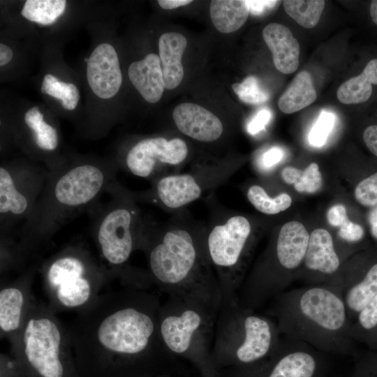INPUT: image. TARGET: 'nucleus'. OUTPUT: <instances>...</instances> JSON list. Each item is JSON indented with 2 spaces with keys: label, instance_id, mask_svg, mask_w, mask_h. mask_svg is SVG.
Here are the masks:
<instances>
[{
  "label": "nucleus",
  "instance_id": "nucleus-48",
  "mask_svg": "<svg viewBox=\"0 0 377 377\" xmlns=\"http://www.w3.org/2000/svg\"><path fill=\"white\" fill-rule=\"evenodd\" d=\"M154 377H181V376H177V375H172V374H161V375H158Z\"/></svg>",
  "mask_w": 377,
  "mask_h": 377
},
{
  "label": "nucleus",
  "instance_id": "nucleus-47",
  "mask_svg": "<svg viewBox=\"0 0 377 377\" xmlns=\"http://www.w3.org/2000/svg\"><path fill=\"white\" fill-rule=\"evenodd\" d=\"M369 14L372 22L377 25V0L371 1Z\"/></svg>",
  "mask_w": 377,
  "mask_h": 377
},
{
  "label": "nucleus",
  "instance_id": "nucleus-34",
  "mask_svg": "<svg viewBox=\"0 0 377 377\" xmlns=\"http://www.w3.org/2000/svg\"><path fill=\"white\" fill-rule=\"evenodd\" d=\"M232 89L242 101L248 104L264 103L269 98L268 93L260 87L255 76H248L242 82L233 84Z\"/></svg>",
  "mask_w": 377,
  "mask_h": 377
},
{
  "label": "nucleus",
  "instance_id": "nucleus-4",
  "mask_svg": "<svg viewBox=\"0 0 377 377\" xmlns=\"http://www.w3.org/2000/svg\"><path fill=\"white\" fill-rule=\"evenodd\" d=\"M47 302L34 298L9 341L15 377H79L67 325Z\"/></svg>",
  "mask_w": 377,
  "mask_h": 377
},
{
  "label": "nucleus",
  "instance_id": "nucleus-17",
  "mask_svg": "<svg viewBox=\"0 0 377 377\" xmlns=\"http://www.w3.org/2000/svg\"><path fill=\"white\" fill-rule=\"evenodd\" d=\"M87 77L93 92L101 98H110L119 91L122 75L117 54L110 44L98 45L87 61Z\"/></svg>",
  "mask_w": 377,
  "mask_h": 377
},
{
  "label": "nucleus",
  "instance_id": "nucleus-10",
  "mask_svg": "<svg viewBox=\"0 0 377 377\" xmlns=\"http://www.w3.org/2000/svg\"><path fill=\"white\" fill-rule=\"evenodd\" d=\"M328 371L323 353L303 341L284 337L268 357L220 372L221 377H325Z\"/></svg>",
  "mask_w": 377,
  "mask_h": 377
},
{
  "label": "nucleus",
  "instance_id": "nucleus-23",
  "mask_svg": "<svg viewBox=\"0 0 377 377\" xmlns=\"http://www.w3.org/2000/svg\"><path fill=\"white\" fill-rule=\"evenodd\" d=\"M377 86V59L369 61L362 73L343 82L337 91L338 100L344 104H360L371 96Z\"/></svg>",
  "mask_w": 377,
  "mask_h": 377
},
{
  "label": "nucleus",
  "instance_id": "nucleus-28",
  "mask_svg": "<svg viewBox=\"0 0 377 377\" xmlns=\"http://www.w3.org/2000/svg\"><path fill=\"white\" fill-rule=\"evenodd\" d=\"M281 177L286 183L293 184L300 193H313L323 185L322 175L316 163H310L304 170L286 167L281 172Z\"/></svg>",
  "mask_w": 377,
  "mask_h": 377
},
{
  "label": "nucleus",
  "instance_id": "nucleus-11",
  "mask_svg": "<svg viewBox=\"0 0 377 377\" xmlns=\"http://www.w3.org/2000/svg\"><path fill=\"white\" fill-rule=\"evenodd\" d=\"M188 152L187 145L181 138H149L139 141L129 150L126 162L132 174L147 177L158 163L179 165L186 159Z\"/></svg>",
  "mask_w": 377,
  "mask_h": 377
},
{
  "label": "nucleus",
  "instance_id": "nucleus-32",
  "mask_svg": "<svg viewBox=\"0 0 377 377\" xmlns=\"http://www.w3.org/2000/svg\"><path fill=\"white\" fill-rule=\"evenodd\" d=\"M27 125L33 131L36 145L42 149L54 150L58 145V135L54 128L43 120L38 107L30 108L24 115Z\"/></svg>",
  "mask_w": 377,
  "mask_h": 377
},
{
  "label": "nucleus",
  "instance_id": "nucleus-29",
  "mask_svg": "<svg viewBox=\"0 0 377 377\" xmlns=\"http://www.w3.org/2000/svg\"><path fill=\"white\" fill-rule=\"evenodd\" d=\"M325 1L323 0H286L283 6L286 13L300 26L314 27L321 17Z\"/></svg>",
  "mask_w": 377,
  "mask_h": 377
},
{
  "label": "nucleus",
  "instance_id": "nucleus-20",
  "mask_svg": "<svg viewBox=\"0 0 377 377\" xmlns=\"http://www.w3.org/2000/svg\"><path fill=\"white\" fill-rule=\"evenodd\" d=\"M202 182L194 174L170 175L161 178L156 193L168 208L177 209L198 199L202 193Z\"/></svg>",
  "mask_w": 377,
  "mask_h": 377
},
{
  "label": "nucleus",
  "instance_id": "nucleus-2",
  "mask_svg": "<svg viewBox=\"0 0 377 377\" xmlns=\"http://www.w3.org/2000/svg\"><path fill=\"white\" fill-rule=\"evenodd\" d=\"M267 315L284 337L303 341L323 353H353L355 341L345 304L329 284L286 290L270 300Z\"/></svg>",
  "mask_w": 377,
  "mask_h": 377
},
{
  "label": "nucleus",
  "instance_id": "nucleus-12",
  "mask_svg": "<svg viewBox=\"0 0 377 377\" xmlns=\"http://www.w3.org/2000/svg\"><path fill=\"white\" fill-rule=\"evenodd\" d=\"M131 223V212L121 207L108 213L100 225L97 236L100 252L112 268L124 266L134 249Z\"/></svg>",
  "mask_w": 377,
  "mask_h": 377
},
{
  "label": "nucleus",
  "instance_id": "nucleus-18",
  "mask_svg": "<svg viewBox=\"0 0 377 377\" xmlns=\"http://www.w3.org/2000/svg\"><path fill=\"white\" fill-rule=\"evenodd\" d=\"M172 118L182 133L200 142H214L221 136L223 131L219 117L195 103L179 104L173 110Z\"/></svg>",
  "mask_w": 377,
  "mask_h": 377
},
{
  "label": "nucleus",
  "instance_id": "nucleus-30",
  "mask_svg": "<svg viewBox=\"0 0 377 377\" xmlns=\"http://www.w3.org/2000/svg\"><path fill=\"white\" fill-rule=\"evenodd\" d=\"M28 206L27 198L17 189L10 172L0 168V212L1 214L11 212L24 213Z\"/></svg>",
  "mask_w": 377,
  "mask_h": 377
},
{
  "label": "nucleus",
  "instance_id": "nucleus-15",
  "mask_svg": "<svg viewBox=\"0 0 377 377\" xmlns=\"http://www.w3.org/2000/svg\"><path fill=\"white\" fill-rule=\"evenodd\" d=\"M104 179L103 173L96 166L82 165L75 167L57 181L54 196L59 202L66 206L84 205L98 194Z\"/></svg>",
  "mask_w": 377,
  "mask_h": 377
},
{
  "label": "nucleus",
  "instance_id": "nucleus-9",
  "mask_svg": "<svg viewBox=\"0 0 377 377\" xmlns=\"http://www.w3.org/2000/svg\"><path fill=\"white\" fill-rule=\"evenodd\" d=\"M309 240V234L301 223H285L265 259L246 279L250 294L260 302H267L286 290L293 272L302 265Z\"/></svg>",
  "mask_w": 377,
  "mask_h": 377
},
{
  "label": "nucleus",
  "instance_id": "nucleus-37",
  "mask_svg": "<svg viewBox=\"0 0 377 377\" xmlns=\"http://www.w3.org/2000/svg\"><path fill=\"white\" fill-rule=\"evenodd\" d=\"M351 377H377V351L368 350L355 356Z\"/></svg>",
  "mask_w": 377,
  "mask_h": 377
},
{
  "label": "nucleus",
  "instance_id": "nucleus-43",
  "mask_svg": "<svg viewBox=\"0 0 377 377\" xmlns=\"http://www.w3.org/2000/svg\"><path fill=\"white\" fill-rule=\"evenodd\" d=\"M249 12L253 15H260L267 10L276 6L280 1H246Z\"/></svg>",
  "mask_w": 377,
  "mask_h": 377
},
{
  "label": "nucleus",
  "instance_id": "nucleus-1",
  "mask_svg": "<svg viewBox=\"0 0 377 377\" xmlns=\"http://www.w3.org/2000/svg\"><path fill=\"white\" fill-rule=\"evenodd\" d=\"M161 302L142 288L101 293L67 325L79 377L180 376L158 333Z\"/></svg>",
  "mask_w": 377,
  "mask_h": 377
},
{
  "label": "nucleus",
  "instance_id": "nucleus-3",
  "mask_svg": "<svg viewBox=\"0 0 377 377\" xmlns=\"http://www.w3.org/2000/svg\"><path fill=\"white\" fill-rule=\"evenodd\" d=\"M205 234L175 226L146 243L147 277L168 296L195 297L220 308L222 296L207 255Z\"/></svg>",
  "mask_w": 377,
  "mask_h": 377
},
{
  "label": "nucleus",
  "instance_id": "nucleus-35",
  "mask_svg": "<svg viewBox=\"0 0 377 377\" xmlns=\"http://www.w3.org/2000/svg\"><path fill=\"white\" fill-rule=\"evenodd\" d=\"M334 114L323 110L309 133L310 144L316 147L323 146L334 127Z\"/></svg>",
  "mask_w": 377,
  "mask_h": 377
},
{
  "label": "nucleus",
  "instance_id": "nucleus-13",
  "mask_svg": "<svg viewBox=\"0 0 377 377\" xmlns=\"http://www.w3.org/2000/svg\"><path fill=\"white\" fill-rule=\"evenodd\" d=\"M33 276L28 272L19 279L4 284L0 290L1 338L10 341L20 330L32 305Z\"/></svg>",
  "mask_w": 377,
  "mask_h": 377
},
{
  "label": "nucleus",
  "instance_id": "nucleus-41",
  "mask_svg": "<svg viewBox=\"0 0 377 377\" xmlns=\"http://www.w3.org/2000/svg\"><path fill=\"white\" fill-rule=\"evenodd\" d=\"M283 157V150L273 147L266 150L260 157V165L265 169H269L280 162Z\"/></svg>",
  "mask_w": 377,
  "mask_h": 377
},
{
  "label": "nucleus",
  "instance_id": "nucleus-39",
  "mask_svg": "<svg viewBox=\"0 0 377 377\" xmlns=\"http://www.w3.org/2000/svg\"><path fill=\"white\" fill-rule=\"evenodd\" d=\"M270 118L269 110L266 109L260 110L248 124V132L251 135L258 133L265 128Z\"/></svg>",
  "mask_w": 377,
  "mask_h": 377
},
{
  "label": "nucleus",
  "instance_id": "nucleus-24",
  "mask_svg": "<svg viewBox=\"0 0 377 377\" xmlns=\"http://www.w3.org/2000/svg\"><path fill=\"white\" fill-rule=\"evenodd\" d=\"M249 8L243 0H212L209 13L215 28L221 33L229 34L241 28L246 22Z\"/></svg>",
  "mask_w": 377,
  "mask_h": 377
},
{
  "label": "nucleus",
  "instance_id": "nucleus-49",
  "mask_svg": "<svg viewBox=\"0 0 377 377\" xmlns=\"http://www.w3.org/2000/svg\"><path fill=\"white\" fill-rule=\"evenodd\" d=\"M377 351V350H376Z\"/></svg>",
  "mask_w": 377,
  "mask_h": 377
},
{
  "label": "nucleus",
  "instance_id": "nucleus-46",
  "mask_svg": "<svg viewBox=\"0 0 377 377\" xmlns=\"http://www.w3.org/2000/svg\"><path fill=\"white\" fill-rule=\"evenodd\" d=\"M13 55V52L8 46L3 43L0 44V65L1 66L9 63Z\"/></svg>",
  "mask_w": 377,
  "mask_h": 377
},
{
  "label": "nucleus",
  "instance_id": "nucleus-5",
  "mask_svg": "<svg viewBox=\"0 0 377 377\" xmlns=\"http://www.w3.org/2000/svg\"><path fill=\"white\" fill-rule=\"evenodd\" d=\"M219 309L192 297L168 296L161 306L158 333L165 350L191 363L200 377H221L212 357Z\"/></svg>",
  "mask_w": 377,
  "mask_h": 377
},
{
  "label": "nucleus",
  "instance_id": "nucleus-16",
  "mask_svg": "<svg viewBox=\"0 0 377 377\" xmlns=\"http://www.w3.org/2000/svg\"><path fill=\"white\" fill-rule=\"evenodd\" d=\"M326 283L339 293L351 321L377 295V260L344 276H336Z\"/></svg>",
  "mask_w": 377,
  "mask_h": 377
},
{
  "label": "nucleus",
  "instance_id": "nucleus-33",
  "mask_svg": "<svg viewBox=\"0 0 377 377\" xmlns=\"http://www.w3.org/2000/svg\"><path fill=\"white\" fill-rule=\"evenodd\" d=\"M40 90L43 94L61 100L63 108L68 110H74L80 99V92L75 84L61 82L50 74L44 76Z\"/></svg>",
  "mask_w": 377,
  "mask_h": 377
},
{
  "label": "nucleus",
  "instance_id": "nucleus-25",
  "mask_svg": "<svg viewBox=\"0 0 377 377\" xmlns=\"http://www.w3.org/2000/svg\"><path fill=\"white\" fill-rule=\"evenodd\" d=\"M317 98L311 76L306 71L300 72L278 101V106L285 114H292L313 103Z\"/></svg>",
  "mask_w": 377,
  "mask_h": 377
},
{
  "label": "nucleus",
  "instance_id": "nucleus-8",
  "mask_svg": "<svg viewBox=\"0 0 377 377\" xmlns=\"http://www.w3.org/2000/svg\"><path fill=\"white\" fill-rule=\"evenodd\" d=\"M253 245L251 225L244 216H232L206 231V249L219 283L221 305L238 302Z\"/></svg>",
  "mask_w": 377,
  "mask_h": 377
},
{
  "label": "nucleus",
  "instance_id": "nucleus-40",
  "mask_svg": "<svg viewBox=\"0 0 377 377\" xmlns=\"http://www.w3.org/2000/svg\"><path fill=\"white\" fill-rule=\"evenodd\" d=\"M327 218L331 226L339 228L348 220L346 207L340 204L334 205L329 209Z\"/></svg>",
  "mask_w": 377,
  "mask_h": 377
},
{
  "label": "nucleus",
  "instance_id": "nucleus-19",
  "mask_svg": "<svg viewBox=\"0 0 377 377\" xmlns=\"http://www.w3.org/2000/svg\"><path fill=\"white\" fill-rule=\"evenodd\" d=\"M262 34L276 68L284 74L294 73L299 66L300 47L291 31L283 24L270 23Z\"/></svg>",
  "mask_w": 377,
  "mask_h": 377
},
{
  "label": "nucleus",
  "instance_id": "nucleus-31",
  "mask_svg": "<svg viewBox=\"0 0 377 377\" xmlns=\"http://www.w3.org/2000/svg\"><path fill=\"white\" fill-rule=\"evenodd\" d=\"M247 198L257 210L268 215L276 214L287 209L292 202L288 194L282 193L272 198L259 185H252L249 188Z\"/></svg>",
  "mask_w": 377,
  "mask_h": 377
},
{
  "label": "nucleus",
  "instance_id": "nucleus-22",
  "mask_svg": "<svg viewBox=\"0 0 377 377\" xmlns=\"http://www.w3.org/2000/svg\"><path fill=\"white\" fill-rule=\"evenodd\" d=\"M186 45V38L179 33L166 32L159 38V58L166 89L176 88L182 81V59Z\"/></svg>",
  "mask_w": 377,
  "mask_h": 377
},
{
  "label": "nucleus",
  "instance_id": "nucleus-6",
  "mask_svg": "<svg viewBox=\"0 0 377 377\" xmlns=\"http://www.w3.org/2000/svg\"><path fill=\"white\" fill-rule=\"evenodd\" d=\"M281 333L269 316L241 306L239 302L222 304L215 326L212 357L221 369L257 362L278 347Z\"/></svg>",
  "mask_w": 377,
  "mask_h": 377
},
{
  "label": "nucleus",
  "instance_id": "nucleus-45",
  "mask_svg": "<svg viewBox=\"0 0 377 377\" xmlns=\"http://www.w3.org/2000/svg\"><path fill=\"white\" fill-rule=\"evenodd\" d=\"M368 221L372 237L377 240V205L369 212Z\"/></svg>",
  "mask_w": 377,
  "mask_h": 377
},
{
  "label": "nucleus",
  "instance_id": "nucleus-38",
  "mask_svg": "<svg viewBox=\"0 0 377 377\" xmlns=\"http://www.w3.org/2000/svg\"><path fill=\"white\" fill-rule=\"evenodd\" d=\"M338 236L347 242L356 243L363 239L364 230L360 225L348 219L339 228Z\"/></svg>",
  "mask_w": 377,
  "mask_h": 377
},
{
  "label": "nucleus",
  "instance_id": "nucleus-26",
  "mask_svg": "<svg viewBox=\"0 0 377 377\" xmlns=\"http://www.w3.org/2000/svg\"><path fill=\"white\" fill-rule=\"evenodd\" d=\"M350 332L355 341L377 350V295L350 321Z\"/></svg>",
  "mask_w": 377,
  "mask_h": 377
},
{
  "label": "nucleus",
  "instance_id": "nucleus-42",
  "mask_svg": "<svg viewBox=\"0 0 377 377\" xmlns=\"http://www.w3.org/2000/svg\"><path fill=\"white\" fill-rule=\"evenodd\" d=\"M362 138L367 149L377 157V124L368 126L363 131Z\"/></svg>",
  "mask_w": 377,
  "mask_h": 377
},
{
  "label": "nucleus",
  "instance_id": "nucleus-14",
  "mask_svg": "<svg viewBox=\"0 0 377 377\" xmlns=\"http://www.w3.org/2000/svg\"><path fill=\"white\" fill-rule=\"evenodd\" d=\"M341 265V257L329 231L323 228L313 230L309 235L302 263L306 281L311 285L326 283L336 276Z\"/></svg>",
  "mask_w": 377,
  "mask_h": 377
},
{
  "label": "nucleus",
  "instance_id": "nucleus-36",
  "mask_svg": "<svg viewBox=\"0 0 377 377\" xmlns=\"http://www.w3.org/2000/svg\"><path fill=\"white\" fill-rule=\"evenodd\" d=\"M355 198L364 207L377 205V172L358 183L355 188Z\"/></svg>",
  "mask_w": 377,
  "mask_h": 377
},
{
  "label": "nucleus",
  "instance_id": "nucleus-21",
  "mask_svg": "<svg viewBox=\"0 0 377 377\" xmlns=\"http://www.w3.org/2000/svg\"><path fill=\"white\" fill-rule=\"evenodd\" d=\"M128 74L131 83L146 101L154 103L161 99L165 83L159 56L150 53L142 60L131 63Z\"/></svg>",
  "mask_w": 377,
  "mask_h": 377
},
{
  "label": "nucleus",
  "instance_id": "nucleus-44",
  "mask_svg": "<svg viewBox=\"0 0 377 377\" xmlns=\"http://www.w3.org/2000/svg\"><path fill=\"white\" fill-rule=\"evenodd\" d=\"M192 2L191 0H159L158 5L163 9H174L180 6H186Z\"/></svg>",
  "mask_w": 377,
  "mask_h": 377
},
{
  "label": "nucleus",
  "instance_id": "nucleus-7",
  "mask_svg": "<svg viewBox=\"0 0 377 377\" xmlns=\"http://www.w3.org/2000/svg\"><path fill=\"white\" fill-rule=\"evenodd\" d=\"M108 275L82 251L66 250L47 263L43 271L47 304L56 313L79 311L93 302Z\"/></svg>",
  "mask_w": 377,
  "mask_h": 377
},
{
  "label": "nucleus",
  "instance_id": "nucleus-27",
  "mask_svg": "<svg viewBox=\"0 0 377 377\" xmlns=\"http://www.w3.org/2000/svg\"><path fill=\"white\" fill-rule=\"evenodd\" d=\"M64 0H27L21 14L26 19L43 25L53 24L63 14Z\"/></svg>",
  "mask_w": 377,
  "mask_h": 377
}]
</instances>
